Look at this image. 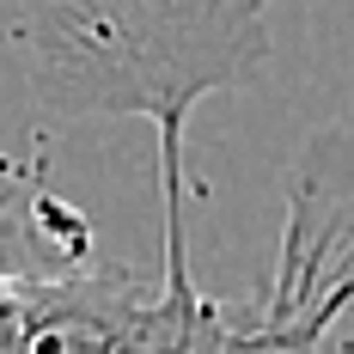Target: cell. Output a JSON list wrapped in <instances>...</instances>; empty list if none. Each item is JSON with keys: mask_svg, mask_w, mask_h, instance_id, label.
<instances>
[{"mask_svg": "<svg viewBox=\"0 0 354 354\" xmlns=\"http://www.w3.org/2000/svg\"><path fill=\"white\" fill-rule=\"evenodd\" d=\"M31 92L55 116H141L183 135L208 92L269 68L263 0H37Z\"/></svg>", "mask_w": 354, "mask_h": 354, "instance_id": "1", "label": "cell"}, {"mask_svg": "<svg viewBox=\"0 0 354 354\" xmlns=\"http://www.w3.org/2000/svg\"><path fill=\"white\" fill-rule=\"evenodd\" d=\"M281 257L250 330L269 348H299L354 318V129L324 122L293 153L281 189Z\"/></svg>", "mask_w": 354, "mask_h": 354, "instance_id": "2", "label": "cell"}, {"mask_svg": "<svg viewBox=\"0 0 354 354\" xmlns=\"http://www.w3.org/2000/svg\"><path fill=\"white\" fill-rule=\"evenodd\" d=\"M208 318L214 299L196 287V269H159V281H141L86 263L37 281L19 354H183Z\"/></svg>", "mask_w": 354, "mask_h": 354, "instance_id": "3", "label": "cell"}, {"mask_svg": "<svg viewBox=\"0 0 354 354\" xmlns=\"http://www.w3.org/2000/svg\"><path fill=\"white\" fill-rule=\"evenodd\" d=\"M37 281H43V275H19V269H0V354H19V348H25Z\"/></svg>", "mask_w": 354, "mask_h": 354, "instance_id": "4", "label": "cell"}]
</instances>
